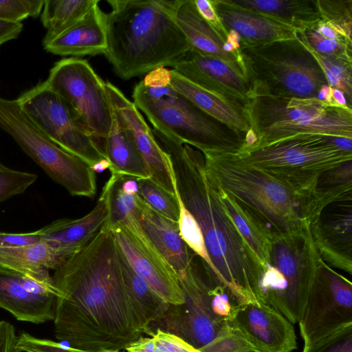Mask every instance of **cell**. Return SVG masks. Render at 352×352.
<instances>
[{"label": "cell", "instance_id": "28", "mask_svg": "<svg viewBox=\"0 0 352 352\" xmlns=\"http://www.w3.org/2000/svg\"><path fill=\"white\" fill-rule=\"evenodd\" d=\"M116 244L122 275L131 305L143 333L151 336V324H157L164 318L169 304L136 274L116 242Z\"/></svg>", "mask_w": 352, "mask_h": 352}, {"label": "cell", "instance_id": "54", "mask_svg": "<svg viewBox=\"0 0 352 352\" xmlns=\"http://www.w3.org/2000/svg\"><path fill=\"white\" fill-rule=\"evenodd\" d=\"M15 344V343H14ZM11 352H21L19 351V350H17L16 348H15V345L13 346L12 350H11Z\"/></svg>", "mask_w": 352, "mask_h": 352}, {"label": "cell", "instance_id": "32", "mask_svg": "<svg viewBox=\"0 0 352 352\" xmlns=\"http://www.w3.org/2000/svg\"><path fill=\"white\" fill-rule=\"evenodd\" d=\"M216 186L219 191L221 201L227 213L257 259L265 269L267 265L270 263L271 240L257 223L235 203L231 197L217 185Z\"/></svg>", "mask_w": 352, "mask_h": 352}, {"label": "cell", "instance_id": "21", "mask_svg": "<svg viewBox=\"0 0 352 352\" xmlns=\"http://www.w3.org/2000/svg\"><path fill=\"white\" fill-rule=\"evenodd\" d=\"M211 1L228 33L232 31L239 36L240 45L255 46L296 38L294 28L240 8L230 0Z\"/></svg>", "mask_w": 352, "mask_h": 352}, {"label": "cell", "instance_id": "45", "mask_svg": "<svg viewBox=\"0 0 352 352\" xmlns=\"http://www.w3.org/2000/svg\"><path fill=\"white\" fill-rule=\"evenodd\" d=\"M38 230L27 233H7L0 232V248H10L41 241Z\"/></svg>", "mask_w": 352, "mask_h": 352}, {"label": "cell", "instance_id": "3", "mask_svg": "<svg viewBox=\"0 0 352 352\" xmlns=\"http://www.w3.org/2000/svg\"><path fill=\"white\" fill-rule=\"evenodd\" d=\"M177 1H108L104 54L120 78L173 67L190 50L175 18Z\"/></svg>", "mask_w": 352, "mask_h": 352}, {"label": "cell", "instance_id": "17", "mask_svg": "<svg viewBox=\"0 0 352 352\" xmlns=\"http://www.w3.org/2000/svg\"><path fill=\"white\" fill-rule=\"evenodd\" d=\"M229 322L256 352H293L297 349L294 324L266 302L237 305Z\"/></svg>", "mask_w": 352, "mask_h": 352}, {"label": "cell", "instance_id": "40", "mask_svg": "<svg viewBox=\"0 0 352 352\" xmlns=\"http://www.w3.org/2000/svg\"><path fill=\"white\" fill-rule=\"evenodd\" d=\"M43 6V0H0V21L21 23L28 17L37 18Z\"/></svg>", "mask_w": 352, "mask_h": 352}, {"label": "cell", "instance_id": "48", "mask_svg": "<svg viewBox=\"0 0 352 352\" xmlns=\"http://www.w3.org/2000/svg\"><path fill=\"white\" fill-rule=\"evenodd\" d=\"M23 28L22 23H11L0 21V46L3 43L16 39Z\"/></svg>", "mask_w": 352, "mask_h": 352}, {"label": "cell", "instance_id": "46", "mask_svg": "<svg viewBox=\"0 0 352 352\" xmlns=\"http://www.w3.org/2000/svg\"><path fill=\"white\" fill-rule=\"evenodd\" d=\"M313 28L327 38L352 44L351 37H349L342 29L329 21L320 20Z\"/></svg>", "mask_w": 352, "mask_h": 352}, {"label": "cell", "instance_id": "52", "mask_svg": "<svg viewBox=\"0 0 352 352\" xmlns=\"http://www.w3.org/2000/svg\"><path fill=\"white\" fill-rule=\"evenodd\" d=\"M95 173H101L109 167V162L107 159H104L91 166Z\"/></svg>", "mask_w": 352, "mask_h": 352}, {"label": "cell", "instance_id": "51", "mask_svg": "<svg viewBox=\"0 0 352 352\" xmlns=\"http://www.w3.org/2000/svg\"><path fill=\"white\" fill-rule=\"evenodd\" d=\"M331 96H332L333 102L334 104H336L338 106H340L342 107H347V108L351 109L349 107L344 95L340 90L336 89H332Z\"/></svg>", "mask_w": 352, "mask_h": 352}, {"label": "cell", "instance_id": "47", "mask_svg": "<svg viewBox=\"0 0 352 352\" xmlns=\"http://www.w3.org/2000/svg\"><path fill=\"white\" fill-rule=\"evenodd\" d=\"M16 338L14 326L8 322L0 320V352H11Z\"/></svg>", "mask_w": 352, "mask_h": 352}, {"label": "cell", "instance_id": "10", "mask_svg": "<svg viewBox=\"0 0 352 352\" xmlns=\"http://www.w3.org/2000/svg\"><path fill=\"white\" fill-rule=\"evenodd\" d=\"M45 80L65 100L78 123L96 140L109 135L114 109L105 82L86 60L69 57L57 61Z\"/></svg>", "mask_w": 352, "mask_h": 352}, {"label": "cell", "instance_id": "1", "mask_svg": "<svg viewBox=\"0 0 352 352\" xmlns=\"http://www.w3.org/2000/svg\"><path fill=\"white\" fill-rule=\"evenodd\" d=\"M52 276L60 292L53 320L57 340L85 351H122L144 334L107 217L91 241L64 260Z\"/></svg>", "mask_w": 352, "mask_h": 352}, {"label": "cell", "instance_id": "53", "mask_svg": "<svg viewBox=\"0 0 352 352\" xmlns=\"http://www.w3.org/2000/svg\"><path fill=\"white\" fill-rule=\"evenodd\" d=\"M95 352H120V351L117 350H109V349H102Z\"/></svg>", "mask_w": 352, "mask_h": 352}, {"label": "cell", "instance_id": "29", "mask_svg": "<svg viewBox=\"0 0 352 352\" xmlns=\"http://www.w3.org/2000/svg\"><path fill=\"white\" fill-rule=\"evenodd\" d=\"M247 9L302 32L313 27L321 17L316 0H230Z\"/></svg>", "mask_w": 352, "mask_h": 352}, {"label": "cell", "instance_id": "2", "mask_svg": "<svg viewBox=\"0 0 352 352\" xmlns=\"http://www.w3.org/2000/svg\"><path fill=\"white\" fill-rule=\"evenodd\" d=\"M154 137L168 157L180 197L202 231L212 263L209 280L236 305L263 302L259 285L265 269L245 242L207 177L203 153L160 131Z\"/></svg>", "mask_w": 352, "mask_h": 352}, {"label": "cell", "instance_id": "43", "mask_svg": "<svg viewBox=\"0 0 352 352\" xmlns=\"http://www.w3.org/2000/svg\"><path fill=\"white\" fill-rule=\"evenodd\" d=\"M305 352H352V326L325 339Z\"/></svg>", "mask_w": 352, "mask_h": 352}, {"label": "cell", "instance_id": "22", "mask_svg": "<svg viewBox=\"0 0 352 352\" xmlns=\"http://www.w3.org/2000/svg\"><path fill=\"white\" fill-rule=\"evenodd\" d=\"M107 214L105 201L100 196L94 208L84 217L60 219L38 230L41 240L49 244L64 261L91 241L102 227Z\"/></svg>", "mask_w": 352, "mask_h": 352}, {"label": "cell", "instance_id": "30", "mask_svg": "<svg viewBox=\"0 0 352 352\" xmlns=\"http://www.w3.org/2000/svg\"><path fill=\"white\" fill-rule=\"evenodd\" d=\"M46 242L0 248V266L27 276H38L55 270L63 262Z\"/></svg>", "mask_w": 352, "mask_h": 352}, {"label": "cell", "instance_id": "24", "mask_svg": "<svg viewBox=\"0 0 352 352\" xmlns=\"http://www.w3.org/2000/svg\"><path fill=\"white\" fill-rule=\"evenodd\" d=\"M138 221L143 230L177 273L183 275L195 254L182 239L178 223L163 217L140 197Z\"/></svg>", "mask_w": 352, "mask_h": 352}, {"label": "cell", "instance_id": "13", "mask_svg": "<svg viewBox=\"0 0 352 352\" xmlns=\"http://www.w3.org/2000/svg\"><path fill=\"white\" fill-rule=\"evenodd\" d=\"M16 100L33 122L63 149L91 166L106 159L101 146L78 123L67 103L46 80L23 91Z\"/></svg>", "mask_w": 352, "mask_h": 352}, {"label": "cell", "instance_id": "11", "mask_svg": "<svg viewBox=\"0 0 352 352\" xmlns=\"http://www.w3.org/2000/svg\"><path fill=\"white\" fill-rule=\"evenodd\" d=\"M298 322L302 352L352 326V284L321 258Z\"/></svg>", "mask_w": 352, "mask_h": 352}, {"label": "cell", "instance_id": "18", "mask_svg": "<svg viewBox=\"0 0 352 352\" xmlns=\"http://www.w3.org/2000/svg\"><path fill=\"white\" fill-rule=\"evenodd\" d=\"M173 67L191 82L243 107L250 97V84L240 63L226 61L190 48Z\"/></svg>", "mask_w": 352, "mask_h": 352}, {"label": "cell", "instance_id": "9", "mask_svg": "<svg viewBox=\"0 0 352 352\" xmlns=\"http://www.w3.org/2000/svg\"><path fill=\"white\" fill-rule=\"evenodd\" d=\"M0 129L72 195H95L96 177L91 166L51 140L25 113L16 99L0 97Z\"/></svg>", "mask_w": 352, "mask_h": 352}, {"label": "cell", "instance_id": "7", "mask_svg": "<svg viewBox=\"0 0 352 352\" xmlns=\"http://www.w3.org/2000/svg\"><path fill=\"white\" fill-rule=\"evenodd\" d=\"M240 56L250 84V97L317 98L329 85L316 58L297 37L241 45Z\"/></svg>", "mask_w": 352, "mask_h": 352}, {"label": "cell", "instance_id": "19", "mask_svg": "<svg viewBox=\"0 0 352 352\" xmlns=\"http://www.w3.org/2000/svg\"><path fill=\"white\" fill-rule=\"evenodd\" d=\"M309 228L322 259L351 275L352 199L326 205L311 220Z\"/></svg>", "mask_w": 352, "mask_h": 352}, {"label": "cell", "instance_id": "41", "mask_svg": "<svg viewBox=\"0 0 352 352\" xmlns=\"http://www.w3.org/2000/svg\"><path fill=\"white\" fill-rule=\"evenodd\" d=\"M15 348L21 352H95L65 346L54 341L23 332L16 336Z\"/></svg>", "mask_w": 352, "mask_h": 352}, {"label": "cell", "instance_id": "5", "mask_svg": "<svg viewBox=\"0 0 352 352\" xmlns=\"http://www.w3.org/2000/svg\"><path fill=\"white\" fill-rule=\"evenodd\" d=\"M170 74L159 80H142L134 87L136 107L153 128L204 153L237 154L245 135L197 107L170 85Z\"/></svg>", "mask_w": 352, "mask_h": 352}, {"label": "cell", "instance_id": "8", "mask_svg": "<svg viewBox=\"0 0 352 352\" xmlns=\"http://www.w3.org/2000/svg\"><path fill=\"white\" fill-rule=\"evenodd\" d=\"M234 155L280 181L309 201L311 207L320 176L352 160V151L337 146L333 136L320 135H299Z\"/></svg>", "mask_w": 352, "mask_h": 352}, {"label": "cell", "instance_id": "42", "mask_svg": "<svg viewBox=\"0 0 352 352\" xmlns=\"http://www.w3.org/2000/svg\"><path fill=\"white\" fill-rule=\"evenodd\" d=\"M151 337L155 352H201L182 338L160 329H156Z\"/></svg>", "mask_w": 352, "mask_h": 352}, {"label": "cell", "instance_id": "15", "mask_svg": "<svg viewBox=\"0 0 352 352\" xmlns=\"http://www.w3.org/2000/svg\"><path fill=\"white\" fill-rule=\"evenodd\" d=\"M110 226L118 246L136 274L168 304H182L184 296L177 273L147 236L138 217L132 215L122 223Z\"/></svg>", "mask_w": 352, "mask_h": 352}, {"label": "cell", "instance_id": "16", "mask_svg": "<svg viewBox=\"0 0 352 352\" xmlns=\"http://www.w3.org/2000/svg\"><path fill=\"white\" fill-rule=\"evenodd\" d=\"M59 295L50 273L27 276L0 266V307L18 320L37 324L53 320Z\"/></svg>", "mask_w": 352, "mask_h": 352}, {"label": "cell", "instance_id": "14", "mask_svg": "<svg viewBox=\"0 0 352 352\" xmlns=\"http://www.w3.org/2000/svg\"><path fill=\"white\" fill-rule=\"evenodd\" d=\"M320 255L313 240L309 224L272 240L270 265L286 283L281 314L292 324L298 322Z\"/></svg>", "mask_w": 352, "mask_h": 352}, {"label": "cell", "instance_id": "27", "mask_svg": "<svg viewBox=\"0 0 352 352\" xmlns=\"http://www.w3.org/2000/svg\"><path fill=\"white\" fill-rule=\"evenodd\" d=\"M175 18L187 38L190 48L226 61L243 64L241 57L224 51L223 41L214 29L200 14L194 0H178Z\"/></svg>", "mask_w": 352, "mask_h": 352}, {"label": "cell", "instance_id": "4", "mask_svg": "<svg viewBox=\"0 0 352 352\" xmlns=\"http://www.w3.org/2000/svg\"><path fill=\"white\" fill-rule=\"evenodd\" d=\"M206 174L272 240L309 224L307 199L232 154L204 153Z\"/></svg>", "mask_w": 352, "mask_h": 352}, {"label": "cell", "instance_id": "36", "mask_svg": "<svg viewBox=\"0 0 352 352\" xmlns=\"http://www.w3.org/2000/svg\"><path fill=\"white\" fill-rule=\"evenodd\" d=\"M139 196L154 210L177 223L179 206L175 195H172L148 179H137Z\"/></svg>", "mask_w": 352, "mask_h": 352}, {"label": "cell", "instance_id": "23", "mask_svg": "<svg viewBox=\"0 0 352 352\" xmlns=\"http://www.w3.org/2000/svg\"><path fill=\"white\" fill-rule=\"evenodd\" d=\"M98 1L73 26L48 40L42 41L43 49L58 56H82L104 54L107 48L104 13Z\"/></svg>", "mask_w": 352, "mask_h": 352}, {"label": "cell", "instance_id": "34", "mask_svg": "<svg viewBox=\"0 0 352 352\" xmlns=\"http://www.w3.org/2000/svg\"><path fill=\"white\" fill-rule=\"evenodd\" d=\"M296 37L316 58L329 86L342 91L352 109V60L320 55L307 44L298 32H296Z\"/></svg>", "mask_w": 352, "mask_h": 352}, {"label": "cell", "instance_id": "31", "mask_svg": "<svg viewBox=\"0 0 352 352\" xmlns=\"http://www.w3.org/2000/svg\"><path fill=\"white\" fill-rule=\"evenodd\" d=\"M98 0H45L41 21L47 32L43 41L50 40L80 21Z\"/></svg>", "mask_w": 352, "mask_h": 352}, {"label": "cell", "instance_id": "26", "mask_svg": "<svg viewBox=\"0 0 352 352\" xmlns=\"http://www.w3.org/2000/svg\"><path fill=\"white\" fill-rule=\"evenodd\" d=\"M102 140V150L109 162L111 174L137 179L150 178L147 166L132 133L115 111L111 131Z\"/></svg>", "mask_w": 352, "mask_h": 352}, {"label": "cell", "instance_id": "12", "mask_svg": "<svg viewBox=\"0 0 352 352\" xmlns=\"http://www.w3.org/2000/svg\"><path fill=\"white\" fill-rule=\"evenodd\" d=\"M195 256L186 272L179 276L184 302L169 304L160 329L174 334L201 349L215 340L228 324L219 318L212 303L211 285L204 262L197 264Z\"/></svg>", "mask_w": 352, "mask_h": 352}, {"label": "cell", "instance_id": "44", "mask_svg": "<svg viewBox=\"0 0 352 352\" xmlns=\"http://www.w3.org/2000/svg\"><path fill=\"white\" fill-rule=\"evenodd\" d=\"M194 1L200 14L214 29L223 43H226L228 39V33L215 12L211 0Z\"/></svg>", "mask_w": 352, "mask_h": 352}, {"label": "cell", "instance_id": "35", "mask_svg": "<svg viewBox=\"0 0 352 352\" xmlns=\"http://www.w3.org/2000/svg\"><path fill=\"white\" fill-rule=\"evenodd\" d=\"M168 164L173 177L174 190L179 206L177 223L180 236L190 250L204 261L206 273L210 277L213 266L206 248L202 231L196 219L184 206L176 186L175 178L172 166H170V161H168Z\"/></svg>", "mask_w": 352, "mask_h": 352}, {"label": "cell", "instance_id": "49", "mask_svg": "<svg viewBox=\"0 0 352 352\" xmlns=\"http://www.w3.org/2000/svg\"><path fill=\"white\" fill-rule=\"evenodd\" d=\"M125 350L126 352H155L153 338L142 336L131 343Z\"/></svg>", "mask_w": 352, "mask_h": 352}, {"label": "cell", "instance_id": "25", "mask_svg": "<svg viewBox=\"0 0 352 352\" xmlns=\"http://www.w3.org/2000/svg\"><path fill=\"white\" fill-rule=\"evenodd\" d=\"M170 85L204 112L245 135L250 126L243 105L236 101L204 89L170 70Z\"/></svg>", "mask_w": 352, "mask_h": 352}, {"label": "cell", "instance_id": "20", "mask_svg": "<svg viewBox=\"0 0 352 352\" xmlns=\"http://www.w3.org/2000/svg\"><path fill=\"white\" fill-rule=\"evenodd\" d=\"M105 87L114 111L129 129L147 166L152 182L168 192L175 195L173 177L168 157L156 141L134 103L110 82Z\"/></svg>", "mask_w": 352, "mask_h": 352}, {"label": "cell", "instance_id": "39", "mask_svg": "<svg viewBox=\"0 0 352 352\" xmlns=\"http://www.w3.org/2000/svg\"><path fill=\"white\" fill-rule=\"evenodd\" d=\"M36 179V174L11 169L0 161V203L23 193Z\"/></svg>", "mask_w": 352, "mask_h": 352}, {"label": "cell", "instance_id": "33", "mask_svg": "<svg viewBox=\"0 0 352 352\" xmlns=\"http://www.w3.org/2000/svg\"><path fill=\"white\" fill-rule=\"evenodd\" d=\"M344 199H352V160L340 164L320 176L313 199L311 220L326 205Z\"/></svg>", "mask_w": 352, "mask_h": 352}, {"label": "cell", "instance_id": "50", "mask_svg": "<svg viewBox=\"0 0 352 352\" xmlns=\"http://www.w3.org/2000/svg\"><path fill=\"white\" fill-rule=\"evenodd\" d=\"M121 190L127 195H136L138 194V184L137 178L121 175L120 178Z\"/></svg>", "mask_w": 352, "mask_h": 352}, {"label": "cell", "instance_id": "38", "mask_svg": "<svg viewBox=\"0 0 352 352\" xmlns=\"http://www.w3.org/2000/svg\"><path fill=\"white\" fill-rule=\"evenodd\" d=\"M321 20L329 21L351 37L352 0H316Z\"/></svg>", "mask_w": 352, "mask_h": 352}, {"label": "cell", "instance_id": "37", "mask_svg": "<svg viewBox=\"0 0 352 352\" xmlns=\"http://www.w3.org/2000/svg\"><path fill=\"white\" fill-rule=\"evenodd\" d=\"M298 32L316 53L325 56L352 60V44L327 38L313 27Z\"/></svg>", "mask_w": 352, "mask_h": 352}, {"label": "cell", "instance_id": "6", "mask_svg": "<svg viewBox=\"0 0 352 352\" xmlns=\"http://www.w3.org/2000/svg\"><path fill=\"white\" fill-rule=\"evenodd\" d=\"M243 109L257 141L243 151L302 135L352 139V109L318 98L254 96Z\"/></svg>", "mask_w": 352, "mask_h": 352}]
</instances>
